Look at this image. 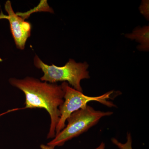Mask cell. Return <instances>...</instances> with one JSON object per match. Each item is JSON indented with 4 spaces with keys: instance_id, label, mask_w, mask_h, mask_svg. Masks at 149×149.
I'll use <instances>...</instances> for the list:
<instances>
[{
    "instance_id": "ba28073f",
    "label": "cell",
    "mask_w": 149,
    "mask_h": 149,
    "mask_svg": "<svg viewBox=\"0 0 149 149\" xmlns=\"http://www.w3.org/2000/svg\"><path fill=\"white\" fill-rule=\"evenodd\" d=\"M40 148L42 149H54L55 147L51 146H46V145H43L42 144L40 146ZM105 149V144L103 143H102L100 145L98 148L95 149Z\"/></svg>"
},
{
    "instance_id": "52a82bcc",
    "label": "cell",
    "mask_w": 149,
    "mask_h": 149,
    "mask_svg": "<svg viewBox=\"0 0 149 149\" xmlns=\"http://www.w3.org/2000/svg\"><path fill=\"white\" fill-rule=\"evenodd\" d=\"M112 142L120 149H133L132 146V140L130 133H128L127 136V141L125 143H122L117 139L113 138L111 139Z\"/></svg>"
},
{
    "instance_id": "3957f363",
    "label": "cell",
    "mask_w": 149,
    "mask_h": 149,
    "mask_svg": "<svg viewBox=\"0 0 149 149\" xmlns=\"http://www.w3.org/2000/svg\"><path fill=\"white\" fill-rule=\"evenodd\" d=\"M113 113L111 111L96 110L87 105L72 113L67 119L66 126L47 145L54 147L61 146L67 141L80 136L95 125L102 118Z\"/></svg>"
},
{
    "instance_id": "6da1fadb",
    "label": "cell",
    "mask_w": 149,
    "mask_h": 149,
    "mask_svg": "<svg viewBox=\"0 0 149 149\" xmlns=\"http://www.w3.org/2000/svg\"><path fill=\"white\" fill-rule=\"evenodd\" d=\"M10 85L24 93L25 107L23 109H44L50 116L51 124L47 138L56 136V128L60 117L59 108L64 102V93L61 85L42 82L30 77L24 79L10 78Z\"/></svg>"
},
{
    "instance_id": "277c9868",
    "label": "cell",
    "mask_w": 149,
    "mask_h": 149,
    "mask_svg": "<svg viewBox=\"0 0 149 149\" xmlns=\"http://www.w3.org/2000/svg\"><path fill=\"white\" fill-rule=\"evenodd\" d=\"M61 85L64 91V100L59 108L60 117L56 127V136L65 127V122L70 115L76 111L85 108L89 102L97 101L109 107L115 106L112 102L107 100L108 99H110L113 91H109L98 97H89L71 88L66 82H63Z\"/></svg>"
},
{
    "instance_id": "5b68a950",
    "label": "cell",
    "mask_w": 149,
    "mask_h": 149,
    "mask_svg": "<svg viewBox=\"0 0 149 149\" xmlns=\"http://www.w3.org/2000/svg\"><path fill=\"white\" fill-rule=\"evenodd\" d=\"M4 7L8 15H4L1 12L0 19H8L11 32L17 47L19 49H24L27 39L31 35V24L14 12L10 1H7Z\"/></svg>"
},
{
    "instance_id": "7a4b0ae2",
    "label": "cell",
    "mask_w": 149,
    "mask_h": 149,
    "mask_svg": "<svg viewBox=\"0 0 149 149\" xmlns=\"http://www.w3.org/2000/svg\"><path fill=\"white\" fill-rule=\"evenodd\" d=\"M34 64L37 68L42 70L44 73L40 78L41 81L51 83L68 81L74 89L82 93L81 80L90 77L87 70L89 65L86 62L83 63H76L74 60L70 59L64 66L59 67L54 64L50 65L46 64L38 56L35 55Z\"/></svg>"
},
{
    "instance_id": "8992f818",
    "label": "cell",
    "mask_w": 149,
    "mask_h": 149,
    "mask_svg": "<svg viewBox=\"0 0 149 149\" xmlns=\"http://www.w3.org/2000/svg\"><path fill=\"white\" fill-rule=\"evenodd\" d=\"M126 37L129 39H136L141 43V46L139 49L143 50H148L149 49V26H145L142 28H137L133 33L127 35Z\"/></svg>"
}]
</instances>
